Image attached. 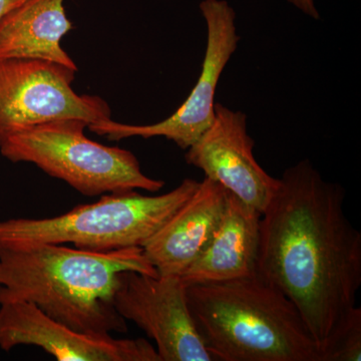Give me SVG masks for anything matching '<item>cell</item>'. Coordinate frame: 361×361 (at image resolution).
Listing matches in <instances>:
<instances>
[{"mask_svg": "<svg viewBox=\"0 0 361 361\" xmlns=\"http://www.w3.org/2000/svg\"><path fill=\"white\" fill-rule=\"evenodd\" d=\"M200 11L207 26L205 58L198 82L186 101L161 122L152 125H128L110 120L92 123L89 129L110 141L128 137L151 139L164 137L179 148L188 149L212 125L215 116V96L226 66L238 47L236 13L226 0H203Z\"/></svg>", "mask_w": 361, "mask_h": 361, "instance_id": "52a82bcc", "label": "cell"}, {"mask_svg": "<svg viewBox=\"0 0 361 361\" xmlns=\"http://www.w3.org/2000/svg\"><path fill=\"white\" fill-rule=\"evenodd\" d=\"M344 200L306 159L284 171L260 219L256 273L296 306L320 360L361 286V233Z\"/></svg>", "mask_w": 361, "mask_h": 361, "instance_id": "6da1fadb", "label": "cell"}, {"mask_svg": "<svg viewBox=\"0 0 361 361\" xmlns=\"http://www.w3.org/2000/svg\"><path fill=\"white\" fill-rule=\"evenodd\" d=\"M260 219L257 210L228 191L219 224L200 255L180 275L183 282L188 286L256 273Z\"/></svg>", "mask_w": 361, "mask_h": 361, "instance_id": "7c38bea8", "label": "cell"}, {"mask_svg": "<svg viewBox=\"0 0 361 361\" xmlns=\"http://www.w3.org/2000/svg\"><path fill=\"white\" fill-rule=\"evenodd\" d=\"M87 127L78 118L40 123L9 137L0 153L13 163L33 164L87 197L137 189L156 193L165 186L142 173L132 152L89 139Z\"/></svg>", "mask_w": 361, "mask_h": 361, "instance_id": "5b68a950", "label": "cell"}, {"mask_svg": "<svg viewBox=\"0 0 361 361\" xmlns=\"http://www.w3.org/2000/svg\"><path fill=\"white\" fill-rule=\"evenodd\" d=\"M78 71L42 59H0V145L35 126L63 118L110 120L104 99L73 89Z\"/></svg>", "mask_w": 361, "mask_h": 361, "instance_id": "8992f818", "label": "cell"}, {"mask_svg": "<svg viewBox=\"0 0 361 361\" xmlns=\"http://www.w3.org/2000/svg\"><path fill=\"white\" fill-rule=\"evenodd\" d=\"M247 127L246 114L216 104L212 125L187 149L185 159L262 215L279 179L256 161Z\"/></svg>", "mask_w": 361, "mask_h": 361, "instance_id": "30bf717a", "label": "cell"}, {"mask_svg": "<svg viewBox=\"0 0 361 361\" xmlns=\"http://www.w3.org/2000/svg\"><path fill=\"white\" fill-rule=\"evenodd\" d=\"M66 0H26L0 20V59H42L78 71L61 42L73 28Z\"/></svg>", "mask_w": 361, "mask_h": 361, "instance_id": "4fadbf2b", "label": "cell"}, {"mask_svg": "<svg viewBox=\"0 0 361 361\" xmlns=\"http://www.w3.org/2000/svg\"><path fill=\"white\" fill-rule=\"evenodd\" d=\"M158 276L142 247L90 251L63 244L0 248V304L25 301L85 334H126L116 310L118 276Z\"/></svg>", "mask_w": 361, "mask_h": 361, "instance_id": "7a4b0ae2", "label": "cell"}, {"mask_svg": "<svg viewBox=\"0 0 361 361\" xmlns=\"http://www.w3.org/2000/svg\"><path fill=\"white\" fill-rule=\"evenodd\" d=\"M185 179L158 196L139 192L102 195L56 217L0 220V248L63 244L90 251L142 247L186 203L199 186Z\"/></svg>", "mask_w": 361, "mask_h": 361, "instance_id": "277c9868", "label": "cell"}, {"mask_svg": "<svg viewBox=\"0 0 361 361\" xmlns=\"http://www.w3.org/2000/svg\"><path fill=\"white\" fill-rule=\"evenodd\" d=\"M188 303L214 360L320 361L296 306L257 273L188 285Z\"/></svg>", "mask_w": 361, "mask_h": 361, "instance_id": "3957f363", "label": "cell"}, {"mask_svg": "<svg viewBox=\"0 0 361 361\" xmlns=\"http://www.w3.org/2000/svg\"><path fill=\"white\" fill-rule=\"evenodd\" d=\"M361 360V308L356 306L329 339L320 361Z\"/></svg>", "mask_w": 361, "mask_h": 361, "instance_id": "5bb4252c", "label": "cell"}, {"mask_svg": "<svg viewBox=\"0 0 361 361\" xmlns=\"http://www.w3.org/2000/svg\"><path fill=\"white\" fill-rule=\"evenodd\" d=\"M228 191L204 178L194 194L144 244L145 255L159 275H177L200 255L219 224Z\"/></svg>", "mask_w": 361, "mask_h": 361, "instance_id": "8fae6325", "label": "cell"}, {"mask_svg": "<svg viewBox=\"0 0 361 361\" xmlns=\"http://www.w3.org/2000/svg\"><path fill=\"white\" fill-rule=\"evenodd\" d=\"M26 0H0V20Z\"/></svg>", "mask_w": 361, "mask_h": 361, "instance_id": "2e32d148", "label": "cell"}, {"mask_svg": "<svg viewBox=\"0 0 361 361\" xmlns=\"http://www.w3.org/2000/svg\"><path fill=\"white\" fill-rule=\"evenodd\" d=\"M286 1L312 20H319L320 13L316 6L315 0H286Z\"/></svg>", "mask_w": 361, "mask_h": 361, "instance_id": "9a60e30c", "label": "cell"}, {"mask_svg": "<svg viewBox=\"0 0 361 361\" xmlns=\"http://www.w3.org/2000/svg\"><path fill=\"white\" fill-rule=\"evenodd\" d=\"M20 345L37 346L59 361H161L146 339L85 334L45 314L35 304H0V349L8 353Z\"/></svg>", "mask_w": 361, "mask_h": 361, "instance_id": "9c48e42d", "label": "cell"}, {"mask_svg": "<svg viewBox=\"0 0 361 361\" xmlns=\"http://www.w3.org/2000/svg\"><path fill=\"white\" fill-rule=\"evenodd\" d=\"M116 310L156 342L161 361H212L188 303L187 285L177 275L123 271L118 276Z\"/></svg>", "mask_w": 361, "mask_h": 361, "instance_id": "ba28073f", "label": "cell"}]
</instances>
